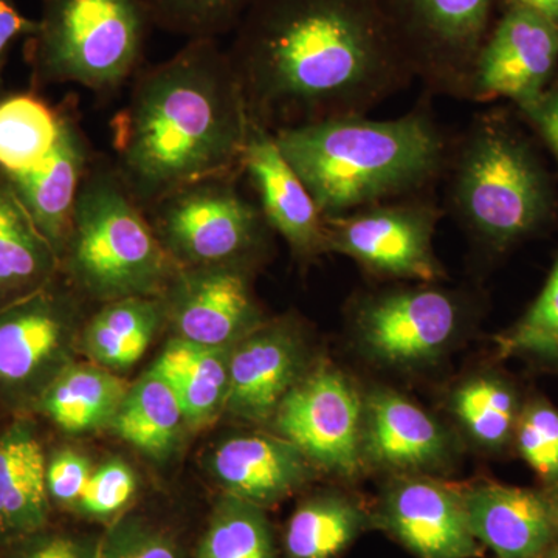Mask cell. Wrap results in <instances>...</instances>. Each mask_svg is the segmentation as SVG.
Returning <instances> with one entry per match:
<instances>
[{
	"label": "cell",
	"instance_id": "39",
	"mask_svg": "<svg viewBox=\"0 0 558 558\" xmlns=\"http://www.w3.org/2000/svg\"><path fill=\"white\" fill-rule=\"evenodd\" d=\"M519 113L539 145L549 150L558 168V75L531 108Z\"/></svg>",
	"mask_w": 558,
	"mask_h": 558
},
{
	"label": "cell",
	"instance_id": "15",
	"mask_svg": "<svg viewBox=\"0 0 558 558\" xmlns=\"http://www.w3.org/2000/svg\"><path fill=\"white\" fill-rule=\"evenodd\" d=\"M252 270L240 267H180L163 293L174 337L208 348H233L266 322L252 286Z\"/></svg>",
	"mask_w": 558,
	"mask_h": 558
},
{
	"label": "cell",
	"instance_id": "12",
	"mask_svg": "<svg viewBox=\"0 0 558 558\" xmlns=\"http://www.w3.org/2000/svg\"><path fill=\"white\" fill-rule=\"evenodd\" d=\"M270 425L275 435L292 442L317 472L354 480L365 470L363 395L332 363L319 362L307 369L281 400Z\"/></svg>",
	"mask_w": 558,
	"mask_h": 558
},
{
	"label": "cell",
	"instance_id": "22",
	"mask_svg": "<svg viewBox=\"0 0 558 558\" xmlns=\"http://www.w3.org/2000/svg\"><path fill=\"white\" fill-rule=\"evenodd\" d=\"M90 160L86 137L76 124L64 120L57 145L38 167L5 175L60 259L68 245L81 182Z\"/></svg>",
	"mask_w": 558,
	"mask_h": 558
},
{
	"label": "cell",
	"instance_id": "43",
	"mask_svg": "<svg viewBox=\"0 0 558 558\" xmlns=\"http://www.w3.org/2000/svg\"><path fill=\"white\" fill-rule=\"evenodd\" d=\"M538 558H553V557L548 556V554H545V556H542V557H538Z\"/></svg>",
	"mask_w": 558,
	"mask_h": 558
},
{
	"label": "cell",
	"instance_id": "32",
	"mask_svg": "<svg viewBox=\"0 0 558 558\" xmlns=\"http://www.w3.org/2000/svg\"><path fill=\"white\" fill-rule=\"evenodd\" d=\"M196 558H277L266 509L222 494L202 534Z\"/></svg>",
	"mask_w": 558,
	"mask_h": 558
},
{
	"label": "cell",
	"instance_id": "26",
	"mask_svg": "<svg viewBox=\"0 0 558 558\" xmlns=\"http://www.w3.org/2000/svg\"><path fill=\"white\" fill-rule=\"evenodd\" d=\"M165 323L163 296L110 301L84 323L80 349L95 365L119 374L140 362Z\"/></svg>",
	"mask_w": 558,
	"mask_h": 558
},
{
	"label": "cell",
	"instance_id": "3",
	"mask_svg": "<svg viewBox=\"0 0 558 558\" xmlns=\"http://www.w3.org/2000/svg\"><path fill=\"white\" fill-rule=\"evenodd\" d=\"M274 134L326 220L433 193L451 145L427 94L398 119L337 117Z\"/></svg>",
	"mask_w": 558,
	"mask_h": 558
},
{
	"label": "cell",
	"instance_id": "19",
	"mask_svg": "<svg viewBox=\"0 0 558 558\" xmlns=\"http://www.w3.org/2000/svg\"><path fill=\"white\" fill-rule=\"evenodd\" d=\"M242 172L252 180L271 231L288 242L296 259L312 260L328 253L326 219L314 197L279 149L274 132L253 120Z\"/></svg>",
	"mask_w": 558,
	"mask_h": 558
},
{
	"label": "cell",
	"instance_id": "10",
	"mask_svg": "<svg viewBox=\"0 0 558 558\" xmlns=\"http://www.w3.org/2000/svg\"><path fill=\"white\" fill-rule=\"evenodd\" d=\"M392 39L429 97L469 101L476 54L499 0H376Z\"/></svg>",
	"mask_w": 558,
	"mask_h": 558
},
{
	"label": "cell",
	"instance_id": "41",
	"mask_svg": "<svg viewBox=\"0 0 558 558\" xmlns=\"http://www.w3.org/2000/svg\"><path fill=\"white\" fill-rule=\"evenodd\" d=\"M523 10L558 27V0H499L501 10Z\"/></svg>",
	"mask_w": 558,
	"mask_h": 558
},
{
	"label": "cell",
	"instance_id": "36",
	"mask_svg": "<svg viewBox=\"0 0 558 558\" xmlns=\"http://www.w3.org/2000/svg\"><path fill=\"white\" fill-rule=\"evenodd\" d=\"M100 558H182L170 529L140 513L126 512L101 534Z\"/></svg>",
	"mask_w": 558,
	"mask_h": 558
},
{
	"label": "cell",
	"instance_id": "17",
	"mask_svg": "<svg viewBox=\"0 0 558 558\" xmlns=\"http://www.w3.org/2000/svg\"><path fill=\"white\" fill-rule=\"evenodd\" d=\"M362 453L365 468L391 475L439 476L453 468L458 440L407 396L377 387L363 395Z\"/></svg>",
	"mask_w": 558,
	"mask_h": 558
},
{
	"label": "cell",
	"instance_id": "37",
	"mask_svg": "<svg viewBox=\"0 0 558 558\" xmlns=\"http://www.w3.org/2000/svg\"><path fill=\"white\" fill-rule=\"evenodd\" d=\"M101 535L83 534L57 523L0 545V558H100Z\"/></svg>",
	"mask_w": 558,
	"mask_h": 558
},
{
	"label": "cell",
	"instance_id": "1",
	"mask_svg": "<svg viewBox=\"0 0 558 558\" xmlns=\"http://www.w3.org/2000/svg\"><path fill=\"white\" fill-rule=\"evenodd\" d=\"M233 33L250 120L271 132L368 116L416 81L376 0H253Z\"/></svg>",
	"mask_w": 558,
	"mask_h": 558
},
{
	"label": "cell",
	"instance_id": "30",
	"mask_svg": "<svg viewBox=\"0 0 558 558\" xmlns=\"http://www.w3.org/2000/svg\"><path fill=\"white\" fill-rule=\"evenodd\" d=\"M64 120L38 98L16 95L0 102V170L21 174L53 150Z\"/></svg>",
	"mask_w": 558,
	"mask_h": 558
},
{
	"label": "cell",
	"instance_id": "5",
	"mask_svg": "<svg viewBox=\"0 0 558 558\" xmlns=\"http://www.w3.org/2000/svg\"><path fill=\"white\" fill-rule=\"evenodd\" d=\"M179 270L116 163L90 160L61 256L70 288L100 304L161 296Z\"/></svg>",
	"mask_w": 558,
	"mask_h": 558
},
{
	"label": "cell",
	"instance_id": "9",
	"mask_svg": "<svg viewBox=\"0 0 558 558\" xmlns=\"http://www.w3.org/2000/svg\"><path fill=\"white\" fill-rule=\"evenodd\" d=\"M81 296L57 281L0 307V411L32 414L47 388L75 362Z\"/></svg>",
	"mask_w": 558,
	"mask_h": 558
},
{
	"label": "cell",
	"instance_id": "4",
	"mask_svg": "<svg viewBox=\"0 0 558 558\" xmlns=\"http://www.w3.org/2000/svg\"><path fill=\"white\" fill-rule=\"evenodd\" d=\"M444 213L492 259L548 233L558 219L556 175L515 108L476 113L451 137Z\"/></svg>",
	"mask_w": 558,
	"mask_h": 558
},
{
	"label": "cell",
	"instance_id": "21",
	"mask_svg": "<svg viewBox=\"0 0 558 558\" xmlns=\"http://www.w3.org/2000/svg\"><path fill=\"white\" fill-rule=\"evenodd\" d=\"M46 461L36 417L10 416L0 427V545L53 521Z\"/></svg>",
	"mask_w": 558,
	"mask_h": 558
},
{
	"label": "cell",
	"instance_id": "13",
	"mask_svg": "<svg viewBox=\"0 0 558 558\" xmlns=\"http://www.w3.org/2000/svg\"><path fill=\"white\" fill-rule=\"evenodd\" d=\"M558 75V27L523 10L499 11L476 54L469 101L531 108Z\"/></svg>",
	"mask_w": 558,
	"mask_h": 558
},
{
	"label": "cell",
	"instance_id": "33",
	"mask_svg": "<svg viewBox=\"0 0 558 558\" xmlns=\"http://www.w3.org/2000/svg\"><path fill=\"white\" fill-rule=\"evenodd\" d=\"M253 0H143L154 27L189 40L236 31Z\"/></svg>",
	"mask_w": 558,
	"mask_h": 558
},
{
	"label": "cell",
	"instance_id": "28",
	"mask_svg": "<svg viewBox=\"0 0 558 558\" xmlns=\"http://www.w3.org/2000/svg\"><path fill=\"white\" fill-rule=\"evenodd\" d=\"M374 527L373 510L343 492H319L293 510L282 546L288 558H339Z\"/></svg>",
	"mask_w": 558,
	"mask_h": 558
},
{
	"label": "cell",
	"instance_id": "20",
	"mask_svg": "<svg viewBox=\"0 0 558 558\" xmlns=\"http://www.w3.org/2000/svg\"><path fill=\"white\" fill-rule=\"evenodd\" d=\"M208 470L222 494L266 510L306 487L317 472L292 442L275 433L220 440L209 454Z\"/></svg>",
	"mask_w": 558,
	"mask_h": 558
},
{
	"label": "cell",
	"instance_id": "40",
	"mask_svg": "<svg viewBox=\"0 0 558 558\" xmlns=\"http://www.w3.org/2000/svg\"><path fill=\"white\" fill-rule=\"evenodd\" d=\"M36 31H38V22L22 16L20 11L14 9L11 0H0V54L16 36H33Z\"/></svg>",
	"mask_w": 558,
	"mask_h": 558
},
{
	"label": "cell",
	"instance_id": "27",
	"mask_svg": "<svg viewBox=\"0 0 558 558\" xmlns=\"http://www.w3.org/2000/svg\"><path fill=\"white\" fill-rule=\"evenodd\" d=\"M231 348H208L172 337L150 371L167 381L186 425L205 427L226 409Z\"/></svg>",
	"mask_w": 558,
	"mask_h": 558
},
{
	"label": "cell",
	"instance_id": "6",
	"mask_svg": "<svg viewBox=\"0 0 558 558\" xmlns=\"http://www.w3.org/2000/svg\"><path fill=\"white\" fill-rule=\"evenodd\" d=\"M153 27L143 0H43L32 44L36 76L119 89L137 72Z\"/></svg>",
	"mask_w": 558,
	"mask_h": 558
},
{
	"label": "cell",
	"instance_id": "24",
	"mask_svg": "<svg viewBox=\"0 0 558 558\" xmlns=\"http://www.w3.org/2000/svg\"><path fill=\"white\" fill-rule=\"evenodd\" d=\"M527 391L506 371H476L459 381L449 399L451 414L476 449L492 457L512 453L513 436Z\"/></svg>",
	"mask_w": 558,
	"mask_h": 558
},
{
	"label": "cell",
	"instance_id": "23",
	"mask_svg": "<svg viewBox=\"0 0 558 558\" xmlns=\"http://www.w3.org/2000/svg\"><path fill=\"white\" fill-rule=\"evenodd\" d=\"M61 259L3 175L0 179V307L57 281Z\"/></svg>",
	"mask_w": 558,
	"mask_h": 558
},
{
	"label": "cell",
	"instance_id": "25",
	"mask_svg": "<svg viewBox=\"0 0 558 558\" xmlns=\"http://www.w3.org/2000/svg\"><path fill=\"white\" fill-rule=\"evenodd\" d=\"M130 385L95 363L73 362L47 388L32 416L70 436L109 428Z\"/></svg>",
	"mask_w": 558,
	"mask_h": 558
},
{
	"label": "cell",
	"instance_id": "31",
	"mask_svg": "<svg viewBox=\"0 0 558 558\" xmlns=\"http://www.w3.org/2000/svg\"><path fill=\"white\" fill-rule=\"evenodd\" d=\"M499 360L558 377V256L545 284L515 323L494 337Z\"/></svg>",
	"mask_w": 558,
	"mask_h": 558
},
{
	"label": "cell",
	"instance_id": "38",
	"mask_svg": "<svg viewBox=\"0 0 558 558\" xmlns=\"http://www.w3.org/2000/svg\"><path fill=\"white\" fill-rule=\"evenodd\" d=\"M89 459L72 449L47 453L46 486L51 509L73 512L92 473Z\"/></svg>",
	"mask_w": 558,
	"mask_h": 558
},
{
	"label": "cell",
	"instance_id": "11",
	"mask_svg": "<svg viewBox=\"0 0 558 558\" xmlns=\"http://www.w3.org/2000/svg\"><path fill=\"white\" fill-rule=\"evenodd\" d=\"M444 215L433 193L369 205L326 220V248L385 281L442 282L435 234Z\"/></svg>",
	"mask_w": 558,
	"mask_h": 558
},
{
	"label": "cell",
	"instance_id": "42",
	"mask_svg": "<svg viewBox=\"0 0 558 558\" xmlns=\"http://www.w3.org/2000/svg\"><path fill=\"white\" fill-rule=\"evenodd\" d=\"M548 556L553 557V558H558V543L556 546H554L553 549L548 550Z\"/></svg>",
	"mask_w": 558,
	"mask_h": 558
},
{
	"label": "cell",
	"instance_id": "2",
	"mask_svg": "<svg viewBox=\"0 0 558 558\" xmlns=\"http://www.w3.org/2000/svg\"><path fill=\"white\" fill-rule=\"evenodd\" d=\"M110 128L117 170L143 209L189 183L238 178L250 116L229 51L189 40L142 70Z\"/></svg>",
	"mask_w": 558,
	"mask_h": 558
},
{
	"label": "cell",
	"instance_id": "34",
	"mask_svg": "<svg viewBox=\"0 0 558 558\" xmlns=\"http://www.w3.org/2000/svg\"><path fill=\"white\" fill-rule=\"evenodd\" d=\"M512 453L534 472L538 484L558 487V407L545 395L527 392Z\"/></svg>",
	"mask_w": 558,
	"mask_h": 558
},
{
	"label": "cell",
	"instance_id": "8",
	"mask_svg": "<svg viewBox=\"0 0 558 558\" xmlns=\"http://www.w3.org/2000/svg\"><path fill=\"white\" fill-rule=\"evenodd\" d=\"M238 178L189 183L146 208L161 245L179 267H240L255 271L274 231Z\"/></svg>",
	"mask_w": 558,
	"mask_h": 558
},
{
	"label": "cell",
	"instance_id": "7",
	"mask_svg": "<svg viewBox=\"0 0 558 558\" xmlns=\"http://www.w3.org/2000/svg\"><path fill=\"white\" fill-rule=\"evenodd\" d=\"M480 310L476 293L442 282H399L355 295L348 306V326L371 362L422 369L457 347Z\"/></svg>",
	"mask_w": 558,
	"mask_h": 558
},
{
	"label": "cell",
	"instance_id": "14",
	"mask_svg": "<svg viewBox=\"0 0 558 558\" xmlns=\"http://www.w3.org/2000/svg\"><path fill=\"white\" fill-rule=\"evenodd\" d=\"M374 527L416 558H478L483 546L470 529L461 487L439 476L391 475L373 510Z\"/></svg>",
	"mask_w": 558,
	"mask_h": 558
},
{
	"label": "cell",
	"instance_id": "35",
	"mask_svg": "<svg viewBox=\"0 0 558 558\" xmlns=\"http://www.w3.org/2000/svg\"><path fill=\"white\" fill-rule=\"evenodd\" d=\"M137 490V476L131 465L121 459L110 458L92 470L72 513L109 526L128 512Z\"/></svg>",
	"mask_w": 558,
	"mask_h": 558
},
{
	"label": "cell",
	"instance_id": "16",
	"mask_svg": "<svg viewBox=\"0 0 558 558\" xmlns=\"http://www.w3.org/2000/svg\"><path fill=\"white\" fill-rule=\"evenodd\" d=\"M307 340L295 317L266 319L230 352L223 413L267 425L279 403L310 369Z\"/></svg>",
	"mask_w": 558,
	"mask_h": 558
},
{
	"label": "cell",
	"instance_id": "29",
	"mask_svg": "<svg viewBox=\"0 0 558 558\" xmlns=\"http://www.w3.org/2000/svg\"><path fill=\"white\" fill-rule=\"evenodd\" d=\"M185 425L170 385L149 369L130 385L109 428L132 449L161 462L178 450Z\"/></svg>",
	"mask_w": 558,
	"mask_h": 558
},
{
	"label": "cell",
	"instance_id": "18",
	"mask_svg": "<svg viewBox=\"0 0 558 558\" xmlns=\"http://www.w3.org/2000/svg\"><path fill=\"white\" fill-rule=\"evenodd\" d=\"M470 529L497 558H538L558 543V487L481 480L461 487Z\"/></svg>",
	"mask_w": 558,
	"mask_h": 558
}]
</instances>
